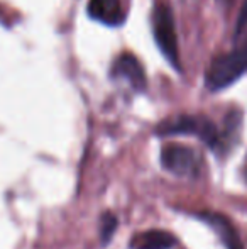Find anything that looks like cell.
<instances>
[{
    "mask_svg": "<svg viewBox=\"0 0 247 249\" xmlns=\"http://www.w3.org/2000/svg\"><path fill=\"white\" fill-rule=\"evenodd\" d=\"M152 29H154V39L163 54L168 61L180 70V54H178V39H176L175 19H173L171 9L165 3L156 5L152 14Z\"/></svg>",
    "mask_w": 247,
    "mask_h": 249,
    "instance_id": "3",
    "label": "cell"
},
{
    "mask_svg": "<svg viewBox=\"0 0 247 249\" xmlns=\"http://www.w3.org/2000/svg\"><path fill=\"white\" fill-rule=\"evenodd\" d=\"M246 180H247V166H246Z\"/></svg>",
    "mask_w": 247,
    "mask_h": 249,
    "instance_id": "11",
    "label": "cell"
},
{
    "mask_svg": "<svg viewBox=\"0 0 247 249\" xmlns=\"http://www.w3.org/2000/svg\"><path fill=\"white\" fill-rule=\"evenodd\" d=\"M178 243L171 232L152 229L135 234L131 239V249H173Z\"/></svg>",
    "mask_w": 247,
    "mask_h": 249,
    "instance_id": "7",
    "label": "cell"
},
{
    "mask_svg": "<svg viewBox=\"0 0 247 249\" xmlns=\"http://www.w3.org/2000/svg\"><path fill=\"white\" fill-rule=\"evenodd\" d=\"M198 215L207 224H210V226L220 234L222 241H224L227 249H244L234 224L225 215H222V213H214V212H201V213H198Z\"/></svg>",
    "mask_w": 247,
    "mask_h": 249,
    "instance_id": "8",
    "label": "cell"
},
{
    "mask_svg": "<svg viewBox=\"0 0 247 249\" xmlns=\"http://www.w3.org/2000/svg\"><path fill=\"white\" fill-rule=\"evenodd\" d=\"M225 2H229V0H225Z\"/></svg>",
    "mask_w": 247,
    "mask_h": 249,
    "instance_id": "12",
    "label": "cell"
},
{
    "mask_svg": "<svg viewBox=\"0 0 247 249\" xmlns=\"http://www.w3.org/2000/svg\"><path fill=\"white\" fill-rule=\"evenodd\" d=\"M244 73H247V41L237 51L220 54L212 61L205 76L207 87L210 90L225 89Z\"/></svg>",
    "mask_w": 247,
    "mask_h": 249,
    "instance_id": "2",
    "label": "cell"
},
{
    "mask_svg": "<svg viewBox=\"0 0 247 249\" xmlns=\"http://www.w3.org/2000/svg\"><path fill=\"white\" fill-rule=\"evenodd\" d=\"M117 229V217L112 212H105L100 219V234H102V243H109L112 239L114 232Z\"/></svg>",
    "mask_w": 247,
    "mask_h": 249,
    "instance_id": "9",
    "label": "cell"
},
{
    "mask_svg": "<svg viewBox=\"0 0 247 249\" xmlns=\"http://www.w3.org/2000/svg\"><path fill=\"white\" fill-rule=\"evenodd\" d=\"M163 168L173 175L186 178H195L201 171V156L195 149L183 144H166L161 151Z\"/></svg>",
    "mask_w": 247,
    "mask_h": 249,
    "instance_id": "4",
    "label": "cell"
},
{
    "mask_svg": "<svg viewBox=\"0 0 247 249\" xmlns=\"http://www.w3.org/2000/svg\"><path fill=\"white\" fill-rule=\"evenodd\" d=\"M88 16L105 26H120L125 20V10L120 0H90Z\"/></svg>",
    "mask_w": 247,
    "mask_h": 249,
    "instance_id": "6",
    "label": "cell"
},
{
    "mask_svg": "<svg viewBox=\"0 0 247 249\" xmlns=\"http://www.w3.org/2000/svg\"><path fill=\"white\" fill-rule=\"evenodd\" d=\"M158 134L161 136H175V134H193L207 142L212 149L224 151L229 146V141L224 132L203 115H178L175 119L159 124Z\"/></svg>",
    "mask_w": 247,
    "mask_h": 249,
    "instance_id": "1",
    "label": "cell"
},
{
    "mask_svg": "<svg viewBox=\"0 0 247 249\" xmlns=\"http://www.w3.org/2000/svg\"><path fill=\"white\" fill-rule=\"evenodd\" d=\"M246 26H247V0H244V3H242L241 14H239V19H237V27H235V34L239 36L246 29Z\"/></svg>",
    "mask_w": 247,
    "mask_h": 249,
    "instance_id": "10",
    "label": "cell"
},
{
    "mask_svg": "<svg viewBox=\"0 0 247 249\" xmlns=\"http://www.w3.org/2000/svg\"><path fill=\"white\" fill-rule=\"evenodd\" d=\"M112 75L115 78H122L134 90L146 89V73L139 59L131 53H124L115 59L112 68Z\"/></svg>",
    "mask_w": 247,
    "mask_h": 249,
    "instance_id": "5",
    "label": "cell"
}]
</instances>
